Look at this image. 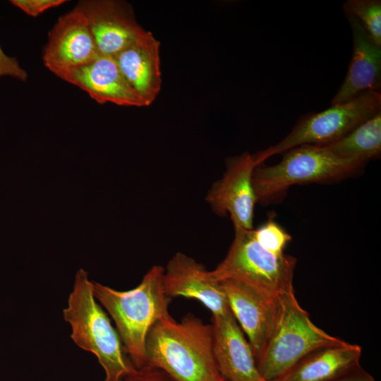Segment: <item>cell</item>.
Returning a JSON list of instances; mask_svg holds the SVG:
<instances>
[{"label":"cell","mask_w":381,"mask_h":381,"mask_svg":"<svg viewBox=\"0 0 381 381\" xmlns=\"http://www.w3.org/2000/svg\"><path fill=\"white\" fill-rule=\"evenodd\" d=\"M333 381H375V380L360 367Z\"/></svg>","instance_id":"cell-24"},{"label":"cell","mask_w":381,"mask_h":381,"mask_svg":"<svg viewBox=\"0 0 381 381\" xmlns=\"http://www.w3.org/2000/svg\"><path fill=\"white\" fill-rule=\"evenodd\" d=\"M160 42L143 30L134 41L114 56L122 74L146 107L157 98L162 86Z\"/></svg>","instance_id":"cell-15"},{"label":"cell","mask_w":381,"mask_h":381,"mask_svg":"<svg viewBox=\"0 0 381 381\" xmlns=\"http://www.w3.org/2000/svg\"><path fill=\"white\" fill-rule=\"evenodd\" d=\"M262 381H282L281 380H263Z\"/></svg>","instance_id":"cell-25"},{"label":"cell","mask_w":381,"mask_h":381,"mask_svg":"<svg viewBox=\"0 0 381 381\" xmlns=\"http://www.w3.org/2000/svg\"><path fill=\"white\" fill-rule=\"evenodd\" d=\"M234 241L224 259L212 271L218 282L233 279L277 298L294 290L296 259L286 254L275 255L256 240L253 229H234Z\"/></svg>","instance_id":"cell-6"},{"label":"cell","mask_w":381,"mask_h":381,"mask_svg":"<svg viewBox=\"0 0 381 381\" xmlns=\"http://www.w3.org/2000/svg\"><path fill=\"white\" fill-rule=\"evenodd\" d=\"M335 156L367 164L381 153V110L339 140L320 145Z\"/></svg>","instance_id":"cell-18"},{"label":"cell","mask_w":381,"mask_h":381,"mask_svg":"<svg viewBox=\"0 0 381 381\" xmlns=\"http://www.w3.org/2000/svg\"><path fill=\"white\" fill-rule=\"evenodd\" d=\"M219 282L225 290L230 310L247 336L257 361L274 329L279 310V297L264 294L236 280Z\"/></svg>","instance_id":"cell-10"},{"label":"cell","mask_w":381,"mask_h":381,"mask_svg":"<svg viewBox=\"0 0 381 381\" xmlns=\"http://www.w3.org/2000/svg\"><path fill=\"white\" fill-rule=\"evenodd\" d=\"M223 381H227V380L224 379Z\"/></svg>","instance_id":"cell-26"},{"label":"cell","mask_w":381,"mask_h":381,"mask_svg":"<svg viewBox=\"0 0 381 381\" xmlns=\"http://www.w3.org/2000/svg\"><path fill=\"white\" fill-rule=\"evenodd\" d=\"M343 8L345 14L354 17L373 41L381 47V1L349 0Z\"/></svg>","instance_id":"cell-19"},{"label":"cell","mask_w":381,"mask_h":381,"mask_svg":"<svg viewBox=\"0 0 381 381\" xmlns=\"http://www.w3.org/2000/svg\"><path fill=\"white\" fill-rule=\"evenodd\" d=\"M164 268L152 267L141 282L128 291H117L92 282L93 294L115 322L124 351L135 368L147 364L145 341L150 328L171 317V298L164 291Z\"/></svg>","instance_id":"cell-2"},{"label":"cell","mask_w":381,"mask_h":381,"mask_svg":"<svg viewBox=\"0 0 381 381\" xmlns=\"http://www.w3.org/2000/svg\"><path fill=\"white\" fill-rule=\"evenodd\" d=\"M10 76L21 81H26L28 73L16 58L8 56L0 46V77Z\"/></svg>","instance_id":"cell-23"},{"label":"cell","mask_w":381,"mask_h":381,"mask_svg":"<svg viewBox=\"0 0 381 381\" xmlns=\"http://www.w3.org/2000/svg\"><path fill=\"white\" fill-rule=\"evenodd\" d=\"M256 167L248 152L230 158L223 176L207 194L206 201L213 212L221 216L229 214L234 229H253L257 200L252 178Z\"/></svg>","instance_id":"cell-8"},{"label":"cell","mask_w":381,"mask_h":381,"mask_svg":"<svg viewBox=\"0 0 381 381\" xmlns=\"http://www.w3.org/2000/svg\"><path fill=\"white\" fill-rule=\"evenodd\" d=\"M258 242L266 250L275 254H284V249L291 241V236L276 222L270 219L257 229H253Z\"/></svg>","instance_id":"cell-20"},{"label":"cell","mask_w":381,"mask_h":381,"mask_svg":"<svg viewBox=\"0 0 381 381\" xmlns=\"http://www.w3.org/2000/svg\"><path fill=\"white\" fill-rule=\"evenodd\" d=\"M147 364L157 367L176 381H223L213 351L212 325L189 313L176 322L157 321L149 330Z\"/></svg>","instance_id":"cell-1"},{"label":"cell","mask_w":381,"mask_h":381,"mask_svg":"<svg viewBox=\"0 0 381 381\" xmlns=\"http://www.w3.org/2000/svg\"><path fill=\"white\" fill-rule=\"evenodd\" d=\"M86 18L78 9L63 15L48 35L43 52L44 66L60 77L99 56Z\"/></svg>","instance_id":"cell-9"},{"label":"cell","mask_w":381,"mask_h":381,"mask_svg":"<svg viewBox=\"0 0 381 381\" xmlns=\"http://www.w3.org/2000/svg\"><path fill=\"white\" fill-rule=\"evenodd\" d=\"M120 381H176L163 370L146 364L141 368H135L125 375Z\"/></svg>","instance_id":"cell-21"},{"label":"cell","mask_w":381,"mask_h":381,"mask_svg":"<svg viewBox=\"0 0 381 381\" xmlns=\"http://www.w3.org/2000/svg\"><path fill=\"white\" fill-rule=\"evenodd\" d=\"M365 164L339 158L320 145L295 147L285 152L277 164L255 168L252 181L257 202L281 201L294 185L338 182L356 175Z\"/></svg>","instance_id":"cell-4"},{"label":"cell","mask_w":381,"mask_h":381,"mask_svg":"<svg viewBox=\"0 0 381 381\" xmlns=\"http://www.w3.org/2000/svg\"><path fill=\"white\" fill-rule=\"evenodd\" d=\"M63 316L71 326L73 342L96 356L104 371V381H120L135 368L126 356L117 331L97 302L92 283L83 269L75 274Z\"/></svg>","instance_id":"cell-3"},{"label":"cell","mask_w":381,"mask_h":381,"mask_svg":"<svg viewBox=\"0 0 381 381\" xmlns=\"http://www.w3.org/2000/svg\"><path fill=\"white\" fill-rule=\"evenodd\" d=\"M75 8L86 18L101 55L115 56L144 30L126 1L85 0Z\"/></svg>","instance_id":"cell-11"},{"label":"cell","mask_w":381,"mask_h":381,"mask_svg":"<svg viewBox=\"0 0 381 381\" xmlns=\"http://www.w3.org/2000/svg\"><path fill=\"white\" fill-rule=\"evenodd\" d=\"M279 310L274 329L256 361L262 380L281 379L310 352L344 340L317 327L299 305L294 291L279 296Z\"/></svg>","instance_id":"cell-5"},{"label":"cell","mask_w":381,"mask_h":381,"mask_svg":"<svg viewBox=\"0 0 381 381\" xmlns=\"http://www.w3.org/2000/svg\"><path fill=\"white\" fill-rule=\"evenodd\" d=\"M381 110L380 91L361 94L348 102L302 118L278 143L253 155L255 164L302 145H324L339 140Z\"/></svg>","instance_id":"cell-7"},{"label":"cell","mask_w":381,"mask_h":381,"mask_svg":"<svg viewBox=\"0 0 381 381\" xmlns=\"http://www.w3.org/2000/svg\"><path fill=\"white\" fill-rule=\"evenodd\" d=\"M213 351L218 370L227 381H262L245 334L229 310L212 315Z\"/></svg>","instance_id":"cell-13"},{"label":"cell","mask_w":381,"mask_h":381,"mask_svg":"<svg viewBox=\"0 0 381 381\" xmlns=\"http://www.w3.org/2000/svg\"><path fill=\"white\" fill-rule=\"evenodd\" d=\"M11 2L28 15L37 17L45 11L59 6L66 0H11Z\"/></svg>","instance_id":"cell-22"},{"label":"cell","mask_w":381,"mask_h":381,"mask_svg":"<svg viewBox=\"0 0 381 381\" xmlns=\"http://www.w3.org/2000/svg\"><path fill=\"white\" fill-rule=\"evenodd\" d=\"M345 15L352 30L353 53L346 75L332 104L348 102L365 92H379L381 86V47L354 17Z\"/></svg>","instance_id":"cell-16"},{"label":"cell","mask_w":381,"mask_h":381,"mask_svg":"<svg viewBox=\"0 0 381 381\" xmlns=\"http://www.w3.org/2000/svg\"><path fill=\"white\" fill-rule=\"evenodd\" d=\"M162 282L165 294L170 298L183 296L198 300L212 315L230 310L222 283L212 279L202 264L183 253H176L169 260Z\"/></svg>","instance_id":"cell-12"},{"label":"cell","mask_w":381,"mask_h":381,"mask_svg":"<svg viewBox=\"0 0 381 381\" xmlns=\"http://www.w3.org/2000/svg\"><path fill=\"white\" fill-rule=\"evenodd\" d=\"M59 78L83 90L99 104L146 107L113 56L100 54L91 63L68 71Z\"/></svg>","instance_id":"cell-14"},{"label":"cell","mask_w":381,"mask_h":381,"mask_svg":"<svg viewBox=\"0 0 381 381\" xmlns=\"http://www.w3.org/2000/svg\"><path fill=\"white\" fill-rule=\"evenodd\" d=\"M362 348L344 340L310 352L281 379L282 381H333L360 368Z\"/></svg>","instance_id":"cell-17"}]
</instances>
